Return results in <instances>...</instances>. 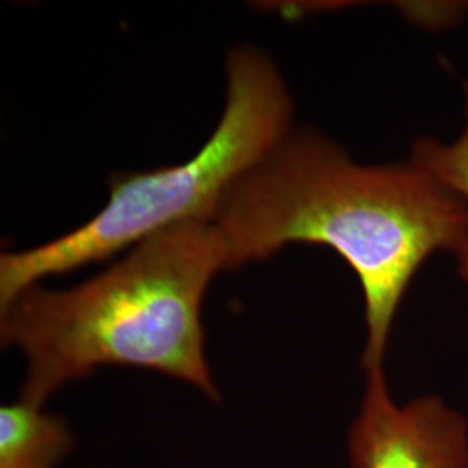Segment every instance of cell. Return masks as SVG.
I'll return each mask as SVG.
<instances>
[{"label": "cell", "instance_id": "1", "mask_svg": "<svg viewBox=\"0 0 468 468\" xmlns=\"http://www.w3.org/2000/svg\"><path fill=\"white\" fill-rule=\"evenodd\" d=\"M229 271L292 243L323 245L356 272L365 297V373L384 369L402 297L437 250L468 243V203L413 160L359 165L313 129H292L226 197L214 218Z\"/></svg>", "mask_w": 468, "mask_h": 468}, {"label": "cell", "instance_id": "2", "mask_svg": "<svg viewBox=\"0 0 468 468\" xmlns=\"http://www.w3.org/2000/svg\"><path fill=\"white\" fill-rule=\"evenodd\" d=\"M220 271H229V259L216 222H187L146 238L84 283L21 292L0 309L2 344L27 357L21 399L44 406L101 367H133L218 401L201 307Z\"/></svg>", "mask_w": 468, "mask_h": 468}, {"label": "cell", "instance_id": "3", "mask_svg": "<svg viewBox=\"0 0 468 468\" xmlns=\"http://www.w3.org/2000/svg\"><path fill=\"white\" fill-rule=\"evenodd\" d=\"M226 106L208 141L189 160L113 174L110 198L80 228L27 250L0 255V309L46 278L96 264L153 234L214 222L236 185L292 131V98L266 52L229 50Z\"/></svg>", "mask_w": 468, "mask_h": 468}, {"label": "cell", "instance_id": "4", "mask_svg": "<svg viewBox=\"0 0 468 468\" xmlns=\"http://www.w3.org/2000/svg\"><path fill=\"white\" fill-rule=\"evenodd\" d=\"M349 462L352 468H468V421L434 396L398 406L384 369L368 371Z\"/></svg>", "mask_w": 468, "mask_h": 468}, {"label": "cell", "instance_id": "5", "mask_svg": "<svg viewBox=\"0 0 468 468\" xmlns=\"http://www.w3.org/2000/svg\"><path fill=\"white\" fill-rule=\"evenodd\" d=\"M34 402L0 408V468H54L73 448L67 421Z\"/></svg>", "mask_w": 468, "mask_h": 468}, {"label": "cell", "instance_id": "6", "mask_svg": "<svg viewBox=\"0 0 468 468\" xmlns=\"http://www.w3.org/2000/svg\"><path fill=\"white\" fill-rule=\"evenodd\" d=\"M465 94V127L460 137L444 144L434 137H420L411 148V160L429 170L441 183L458 193L468 203V82ZM458 274L468 284V243L454 251Z\"/></svg>", "mask_w": 468, "mask_h": 468}, {"label": "cell", "instance_id": "7", "mask_svg": "<svg viewBox=\"0 0 468 468\" xmlns=\"http://www.w3.org/2000/svg\"><path fill=\"white\" fill-rule=\"evenodd\" d=\"M467 7H468V4H467Z\"/></svg>", "mask_w": 468, "mask_h": 468}]
</instances>
